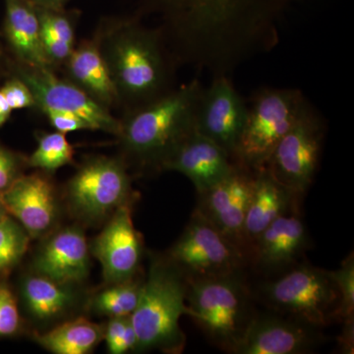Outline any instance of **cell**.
Masks as SVG:
<instances>
[{"instance_id":"4fadbf2b","label":"cell","mask_w":354,"mask_h":354,"mask_svg":"<svg viewBox=\"0 0 354 354\" xmlns=\"http://www.w3.org/2000/svg\"><path fill=\"white\" fill-rule=\"evenodd\" d=\"M254 172L236 165L227 178L198 194L196 211L239 247L248 259L244 223L252 191ZM249 265V264H248Z\"/></svg>"},{"instance_id":"f546056e","label":"cell","mask_w":354,"mask_h":354,"mask_svg":"<svg viewBox=\"0 0 354 354\" xmlns=\"http://www.w3.org/2000/svg\"><path fill=\"white\" fill-rule=\"evenodd\" d=\"M39 23L44 28L50 30L58 39L70 46H75L77 15L66 8H39Z\"/></svg>"},{"instance_id":"484cf974","label":"cell","mask_w":354,"mask_h":354,"mask_svg":"<svg viewBox=\"0 0 354 354\" xmlns=\"http://www.w3.org/2000/svg\"><path fill=\"white\" fill-rule=\"evenodd\" d=\"M28 165L50 174L74 162V148L66 135L60 132L41 133L36 150L27 158Z\"/></svg>"},{"instance_id":"ba28073f","label":"cell","mask_w":354,"mask_h":354,"mask_svg":"<svg viewBox=\"0 0 354 354\" xmlns=\"http://www.w3.org/2000/svg\"><path fill=\"white\" fill-rule=\"evenodd\" d=\"M66 199L74 215L97 223L125 205H132L129 169L120 157L94 156L86 158L69 179Z\"/></svg>"},{"instance_id":"83f0119b","label":"cell","mask_w":354,"mask_h":354,"mask_svg":"<svg viewBox=\"0 0 354 354\" xmlns=\"http://www.w3.org/2000/svg\"><path fill=\"white\" fill-rule=\"evenodd\" d=\"M339 295V321L353 322L354 257L353 253L342 261L339 269L330 271Z\"/></svg>"},{"instance_id":"d6a6232c","label":"cell","mask_w":354,"mask_h":354,"mask_svg":"<svg viewBox=\"0 0 354 354\" xmlns=\"http://www.w3.org/2000/svg\"><path fill=\"white\" fill-rule=\"evenodd\" d=\"M0 90L12 111L35 108V99L31 90L17 77L12 75Z\"/></svg>"},{"instance_id":"8d00e7d4","label":"cell","mask_w":354,"mask_h":354,"mask_svg":"<svg viewBox=\"0 0 354 354\" xmlns=\"http://www.w3.org/2000/svg\"><path fill=\"white\" fill-rule=\"evenodd\" d=\"M7 216H8V213H7L6 207L2 204L1 199H0V221L3 220Z\"/></svg>"},{"instance_id":"8fae6325","label":"cell","mask_w":354,"mask_h":354,"mask_svg":"<svg viewBox=\"0 0 354 354\" xmlns=\"http://www.w3.org/2000/svg\"><path fill=\"white\" fill-rule=\"evenodd\" d=\"M323 127L310 106L272 151L266 169L272 177L302 198L315 178Z\"/></svg>"},{"instance_id":"e575fe53","label":"cell","mask_w":354,"mask_h":354,"mask_svg":"<svg viewBox=\"0 0 354 354\" xmlns=\"http://www.w3.org/2000/svg\"><path fill=\"white\" fill-rule=\"evenodd\" d=\"M39 8L62 9L65 8L71 0H30Z\"/></svg>"},{"instance_id":"2e32d148","label":"cell","mask_w":354,"mask_h":354,"mask_svg":"<svg viewBox=\"0 0 354 354\" xmlns=\"http://www.w3.org/2000/svg\"><path fill=\"white\" fill-rule=\"evenodd\" d=\"M299 205L272 221L256 239L249 252V266L276 276L298 264L308 248L309 234Z\"/></svg>"},{"instance_id":"603a6c76","label":"cell","mask_w":354,"mask_h":354,"mask_svg":"<svg viewBox=\"0 0 354 354\" xmlns=\"http://www.w3.org/2000/svg\"><path fill=\"white\" fill-rule=\"evenodd\" d=\"M20 295L28 314L39 322L60 318L77 304L73 285L57 283L38 274L22 279Z\"/></svg>"},{"instance_id":"d590c367","label":"cell","mask_w":354,"mask_h":354,"mask_svg":"<svg viewBox=\"0 0 354 354\" xmlns=\"http://www.w3.org/2000/svg\"><path fill=\"white\" fill-rule=\"evenodd\" d=\"M12 111V109L10 108L8 102H7L3 93L0 90V127H3L7 121H8Z\"/></svg>"},{"instance_id":"d6986e66","label":"cell","mask_w":354,"mask_h":354,"mask_svg":"<svg viewBox=\"0 0 354 354\" xmlns=\"http://www.w3.org/2000/svg\"><path fill=\"white\" fill-rule=\"evenodd\" d=\"M236 165L223 148L195 131L165 162L162 171L183 174L194 185L197 194L227 178Z\"/></svg>"},{"instance_id":"5b68a950","label":"cell","mask_w":354,"mask_h":354,"mask_svg":"<svg viewBox=\"0 0 354 354\" xmlns=\"http://www.w3.org/2000/svg\"><path fill=\"white\" fill-rule=\"evenodd\" d=\"M254 300L245 272L188 281L187 316L225 353L234 354L243 339L257 313Z\"/></svg>"},{"instance_id":"7c38bea8","label":"cell","mask_w":354,"mask_h":354,"mask_svg":"<svg viewBox=\"0 0 354 354\" xmlns=\"http://www.w3.org/2000/svg\"><path fill=\"white\" fill-rule=\"evenodd\" d=\"M248 106L225 74L215 75L200 95L195 120L199 134L215 142L234 158L244 125Z\"/></svg>"},{"instance_id":"e0dca14e","label":"cell","mask_w":354,"mask_h":354,"mask_svg":"<svg viewBox=\"0 0 354 354\" xmlns=\"http://www.w3.org/2000/svg\"><path fill=\"white\" fill-rule=\"evenodd\" d=\"M320 330L276 312H257L234 354L310 353L322 342Z\"/></svg>"},{"instance_id":"836d02e7","label":"cell","mask_w":354,"mask_h":354,"mask_svg":"<svg viewBox=\"0 0 354 354\" xmlns=\"http://www.w3.org/2000/svg\"><path fill=\"white\" fill-rule=\"evenodd\" d=\"M41 113L46 116L51 127L62 134L66 135L67 133L80 130H91L87 121L75 113L57 109H44Z\"/></svg>"},{"instance_id":"7402d4cb","label":"cell","mask_w":354,"mask_h":354,"mask_svg":"<svg viewBox=\"0 0 354 354\" xmlns=\"http://www.w3.org/2000/svg\"><path fill=\"white\" fill-rule=\"evenodd\" d=\"M4 37L16 60L31 66L50 67L44 55L36 6L30 0H4Z\"/></svg>"},{"instance_id":"ffe728a7","label":"cell","mask_w":354,"mask_h":354,"mask_svg":"<svg viewBox=\"0 0 354 354\" xmlns=\"http://www.w3.org/2000/svg\"><path fill=\"white\" fill-rule=\"evenodd\" d=\"M62 68L67 80L104 108L111 111L118 109L115 88L95 35L74 46Z\"/></svg>"},{"instance_id":"d4e9b609","label":"cell","mask_w":354,"mask_h":354,"mask_svg":"<svg viewBox=\"0 0 354 354\" xmlns=\"http://www.w3.org/2000/svg\"><path fill=\"white\" fill-rule=\"evenodd\" d=\"M144 279L135 277L128 281L113 283L97 293L93 300L97 313L109 317H130L138 305Z\"/></svg>"},{"instance_id":"ac0fdd59","label":"cell","mask_w":354,"mask_h":354,"mask_svg":"<svg viewBox=\"0 0 354 354\" xmlns=\"http://www.w3.org/2000/svg\"><path fill=\"white\" fill-rule=\"evenodd\" d=\"M80 227L62 228L48 235L35 256V274L66 285H78L90 274L91 259Z\"/></svg>"},{"instance_id":"4dcf8cb0","label":"cell","mask_w":354,"mask_h":354,"mask_svg":"<svg viewBox=\"0 0 354 354\" xmlns=\"http://www.w3.org/2000/svg\"><path fill=\"white\" fill-rule=\"evenodd\" d=\"M20 327V312L15 295L8 286L0 283V337L17 334Z\"/></svg>"},{"instance_id":"9a60e30c","label":"cell","mask_w":354,"mask_h":354,"mask_svg":"<svg viewBox=\"0 0 354 354\" xmlns=\"http://www.w3.org/2000/svg\"><path fill=\"white\" fill-rule=\"evenodd\" d=\"M48 176L39 171L23 174L0 194L8 215L25 228L31 239L50 234L59 216L57 191Z\"/></svg>"},{"instance_id":"4316f807","label":"cell","mask_w":354,"mask_h":354,"mask_svg":"<svg viewBox=\"0 0 354 354\" xmlns=\"http://www.w3.org/2000/svg\"><path fill=\"white\" fill-rule=\"evenodd\" d=\"M30 235L11 216L0 221V279L9 274L22 260L28 247Z\"/></svg>"},{"instance_id":"52a82bcc","label":"cell","mask_w":354,"mask_h":354,"mask_svg":"<svg viewBox=\"0 0 354 354\" xmlns=\"http://www.w3.org/2000/svg\"><path fill=\"white\" fill-rule=\"evenodd\" d=\"M309 104L295 88H266L254 97L232 160L257 171L267 165L272 151L297 122Z\"/></svg>"},{"instance_id":"7a4b0ae2","label":"cell","mask_w":354,"mask_h":354,"mask_svg":"<svg viewBox=\"0 0 354 354\" xmlns=\"http://www.w3.org/2000/svg\"><path fill=\"white\" fill-rule=\"evenodd\" d=\"M95 36L122 114L146 106L174 88L176 62L158 28L146 27L137 17L106 18Z\"/></svg>"},{"instance_id":"5bb4252c","label":"cell","mask_w":354,"mask_h":354,"mask_svg":"<svg viewBox=\"0 0 354 354\" xmlns=\"http://www.w3.org/2000/svg\"><path fill=\"white\" fill-rule=\"evenodd\" d=\"M132 205L116 209L101 234L93 242L91 252L101 263L109 285L138 276L143 257V241L132 220Z\"/></svg>"},{"instance_id":"f1b7e54d","label":"cell","mask_w":354,"mask_h":354,"mask_svg":"<svg viewBox=\"0 0 354 354\" xmlns=\"http://www.w3.org/2000/svg\"><path fill=\"white\" fill-rule=\"evenodd\" d=\"M109 353L122 354L137 349V335L130 317H111L104 329Z\"/></svg>"},{"instance_id":"30bf717a","label":"cell","mask_w":354,"mask_h":354,"mask_svg":"<svg viewBox=\"0 0 354 354\" xmlns=\"http://www.w3.org/2000/svg\"><path fill=\"white\" fill-rule=\"evenodd\" d=\"M12 75L22 80L31 90L35 109L69 111L84 118L91 130L109 133L114 136L120 131V118L104 108L80 88L58 76L50 67L31 66L16 60L12 64Z\"/></svg>"},{"instance_id":"1f68e13d","label":"cell","mask_w":354,"mask_h":354,"mask_svg":"<svg viewBox=\"0 0 354 354\" xmlns=\"http://www.w3.org/2000/svg\"><path fill=\"white\" fill-rule=\"evenodd\" d=\"M27 167V158L0 145V194L25 174Z\"/></svg>"},{"instance_id":"9c48e42d","label":"cell","mask_w":354,"mask_h":354,"mask_svg":"<svg viewBox=\"0 0 354 354\" xmlns=\"http://www.w3.org/2000/svg\"><path fill=\"white\" fill-rule=\"evenodd\" d=\"M165 257L188 281L245 272L249 267L245 254L196 209Z\"/></svg>"},{"instance_id":"6da1fadb","label":"cell","mask_w":354,"mask_h":354,"mask_svg":"<svg viewBox=\"0 0 354 354\" xmlns=\"http://www.w3.org/2000/svg\"><path fill=\"white\" fill-rule=\"evenodd\" d=\"M176 62L225 74L272 50L279 26L297 0H136Z\"/></svg>"},{"instance_id":"277c9868","label":"cell","mask_w":354,"mask_h":354,"mask_svg":"<svg viewBox=\"0 0 354 354\" xmlns=\"http://www.w3.org/2000/svg\"><path fill=\"white\" fill-rule=\"evenodd\" d=\"M188 281L165 256L153 257L141 295L130 320L137 335L136 351L180 353L186 337L181 317L188 314Z\"/></svg>"},{"instance_id":"3957f363","label":"cell","mask_w":354,"mask_h":354,"mask_svg":"<svg viewBox=\"0 0 354 354\" xmlns=\"http://www.w3.org/2000/svg\"><path fill=\"white\" fill-rule=\"evenodd\" d=\"M202 84L193 80L120 118L116 135L128 169L162 171L165 162L195 129Z\"/></svg>"},{"instance_id":"cb8c5ba5","label":"cell","mask_w":354,"mask_h":354,"mask_svg":"<svg viewBox=\"0 0 354 354\" xmlns=\"http://www.w3.org/2000/svg\"><path fill=\"white\" fill-rule=\"evenodd\" d=\"M104 339V329L84 318L58 325L48 333L36 335L37 342L50 353L87 354Z\"/></svg>"},{"instance_id":"8992f818","label":"cell","mask_w":354,"mask_h":354,"mask_svg":"<svg viewBox=\"0 0 354 354\" xmlns=\"http://www.w3.org/2000/svg\"><path fill=\"white\" fill-rule=\"evenodd\" d=\"M257 297L272 312L316 329L339 321V291L330 270L307 263L261 283Z\"/></svg>"},{"instance_id":"44dd1931","label":"cell","mask_w":354,"mask_h":354,"mask_svg":"<svg viewBox=\"0 0 354 354\" xmlns=\"http://www.w3.org/2000/svg\"><path fill=\"white\" fill-rule=\"evenodd\" d=\"M301 199L277 181L266 167L254 172L252 191L244 223L248 264L249 252L256 239L272 221L298 206Z\"/></svg>"}]
</instances>
